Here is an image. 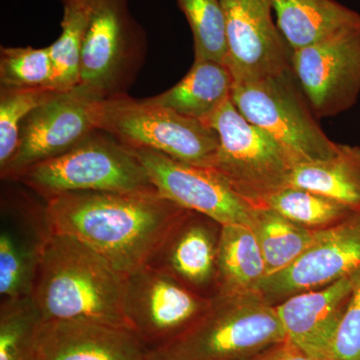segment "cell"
Here are the masks:
<instances>
[{"label": "cell", "instance_id": "13", "mask_svg": "<svg viewBox=\"0 0 360 360\" xmlns=\"http://www.w3.org/2000/svg\"><path fill=\"white\" fill-rule=\"evenodd\" d=\"M53 236L45 200L6 191L0 206V302L32 295L45 250Z\"/></svg>", "mask_w": 360, "mask_h": 360}, {"label": "cell", "instance_id": "18", "mask_svg": "<svg viewBox=\"0 0 360 360\" xmlns=\"http://www.w3.org/2000/svg\"><path fill=\"white\" fill-rule=\"evenodd\" d=\"M354 283V274L319 290L290 296L276 305L286 340L311 356L329 360Z\"/></svg>", "mask_w": 360, "mask_h": 360}, {"label": "cell", "instance_id": "7", "mask_svg": "<svg viewBox=\"0 0 360 360\" xmlns=\"http://www.w3.org/2000/svg\"><path fill=\"white\" fill-rule=\"evenodd\" d=\"M99 129L130 148L158 151L196 167H210L219 144L205 123L124 94L106 99Z\"/></svg>", "mask_w": 360, "mask_h": 360}, {"label": "cell", "instance_id": "4", "mask_svg": "<svg viewBox=\"0 0 360 360\" xmlns=\"http://www.w3.org/2000/svg\"><path fill=\"white\" fill-rule=\"evenodd\" d=\"M16 182L44 200L78 191H156L134 151L101 129L68 153L30 167Z\"/></svg>", "mask_w": 360, "mask_h": 360}, {"label": "cell", "instance_id": "10", "mask_svg": "<svg viewBox=\"0 0 360 360\" xmlns=\"http://www.w3.org/2000/svg\"><path fill=\"white\" fill-rule=\"evenodd\" d=\"M141 58V39L127 0H96L82 45L80 86L110 98L124 94Z\"/></svg>", "mask_w": 360, "mask_h": 360}, {"label": "cell", "instance_id": "25", "mask_svg": "<svg viewBox=\"0 0 360 360\" xmlns=\"http://www.w3.org/2000/svg\"><path fill=\"white\" fill-rule=\"evenodd\" d=\"M44 322L32 295L0 302V360H34Z\"/></svg>", "mask_w": 360, "mask_h": 360}, {"label": "cell", "instance_id": "17", "mask_svg": "<svg viewBox=\"0 0 360 360\" xmlns=\"http://www.w3.org/2000/svg\"><path fill=\"white\" fill-rule=\"evenodd\" d=\"M130 329L84 319L45 321L34 360H148Z\"/></svg>", "mask_w": 360, "mask_h": 360}, {"label": "cell", "instance_id": "20", "mask_svg": "<svg viewBox=\"0 0 360 360\" xmlns=\"http://www.w3.org/2000/svg\"><path fill=\"white\" fill-rule=\"evenodd\" d=\"M234 78L226 65L208 59H194L193 65L179 84L153 103L205 123L231 98Z\"/></svg>", "mask_w": 360, "mask_h": 360}, {"label": "cell", "instance_id": "3", "mask_svg": "<svg viewBox=\"0 0 360 360\" xmlns=\"http://www.w3.org/2000/svg\"><path fill=\"white\" fill-rule=\"evenodd\" d=\"M286 340L276 307L258 291L220 290L184 333L148 360H250Z\"/></svg>", "mask_w": 360, "mask_h": 360}, {"label": "cell", "instance_id": "6", "mask_svg": "<svg viewBox=\"0 0 360 360\" xmlns=\"http://www.w3.org/2000/svg\"><path fill=\"white\" fill-rule=\"evenodd\" d=\"M231 99L239 112L281 144L296 165L328 160L338 153L321 129L290 70L255 82H234Z\"/></svg>", "mask_w": 360, "mask_h": 360}, {"label": "cell", "instance_id": "1", "mask_svg": "<svg viewBox=\"0 0 360 360\" xmlns=\"http://www.w3.org/2000/svg\"><path fill=\"white\" fill-rule=\"evenodd\" d=\"M45 203L53 233L91 246L125 276L148 264L187 212L158 191H78Z\"/></svg>", "mask_w": 360, "mask_h": 360}, {"label": "cell", "instance_id": "5", "mask_svg": "<svg viewBox=\"0 0 360 360\" xmlns=\"http://www.w3.org/2000/svg\"><path fill=\"white\" fill-rule=\"evenodd\" d=\"M219 135L210 168L219 172L255 207H265L270 196L288 186L296 163L288 151L225 101L206 122Z\"/></svg>", "mask_w": 360, "mask_h": 360}, {"label": "cell", "instance_id": "19", "mask_svg": "<svg viewBox=\"0 0 360 360\" xmlns=\"http://www.w3.org/2000/svg\"><path fill=\"white\" fill-rule=\"evenodd\" d=\"M270 4L291 51L360 25V14L335 0H270Z\"/></svg>", "mask_w": 360, "mask_h": 360}, {"label": "cell", "instance_id": "27", "mask_svg": "<svg viewBox=\"0 0 360 360\" xmlns=\"http://www.w3.org/2000/svg\"><path fill=\"white\" fill-rule=\"evenodd\" d=\"M193 34L195 58L227 66L225 16L220 0H177Z\"/></svg>", "mask_w": 360, "mask_h": 360}, {"label": "cell", "instance_id": "12", "mask_svg": "<svg viewBox=\"0 0 360 360\" xmlns=\"http://www.w3.org/2000/svg\"><path fill=\"white\" fill-rule=\"evenodd\" d=\"M131 149L163 198L222 226H252L257 207L236 193L213 168L188 165L158 151Z\"/></svg>", "mask_w": 360, "mask_h": 360}, {"label": "cell", "instance_id": "15", "mask_svg": "<svg viewBox=\"0 0 360 360\" xmlns=\"http://www.w3.org/2000/svg\"><path fill=\"white\" fill-rule=\"evenodd\" d=\"M360 271V212L322 229L321 236L297 259L265 276L258 292L270 303L319 290Z\"/></svg>", "mask_w": 360, "mask_h": 360}, {"label": "cell", "instance_id": "24", "mask_svg": "<svg viewBox=\"0 0 360 360\" xmlns=\"http://www.w3.org/2000/svg\"><path fill=\"white\" fill-rule=\"evenodd\" d=\"M96 0H63L60 37L49 46L52 75L49 87L70 91L80 82L82 45Z\"/></svg>", "mask_w": 360, "mask_h": 360}, {"label": "cell", "instance_id": "29", "mask_svg": "<svg viewBox=\"0 0 360 360\" xmlns=\"http://www.w3.org/2000/svg\"><path fill=\"white\" fill-rule=\"evenodd\" d=\"M51 75L49 46L44 49L2 47L0 51L1 86L18 89L49 87Z\"/></svg>", "mask_w": 360, "mask_h": 360}, {"label": "cell", "instance_id": "21", "mask_svg": "<svg viewBox=\"0 0 360 360\" xmlns=\"http://www.w3.org/2000/svg\"><path fill=\"white\" fill-rule=\"evenodd\" d=\"M288 186L309 189L360 212L359 146L338 143L328 160L295 165Z\"/></svg>", "mask_w": 360, "mask_h": 360}, {"label": "cell", "instance_id": "14", "mask_svg": "<svg viewBox=\"0 0 360 360\" xmlns=\"http://www.w3.org/2000/svg\"><path fill=\"white\" fill-rule=\"evenodd\" d=\"M225 16L227 68L234 82L291 70V49L272 18L270 0H220Z\"/></svg>", "mask_w": 360, "mask_h": 360}, {"label": "cell", "instance_id": "2", "mask_svg": "<svg viewBox=\"0 0 360 360\" xmlns=\"http://www.w3.org/2000/svg\"><path fill=\"white\" fill-rule=\"evenodd\" d=\"M127 281V276L91 246L68 234L53 233L32 297L45 321L84 319L129 328Z\"/></svg>", "mask_w": 360, "mask_h": 360}, {"label": "cell", "instance_id": "11", "mask_svg": "<svg viewBox=\"0 0 360 360\" xmlns=\"http://www.w3.org/2000/svg\"><path fill=\"white\" fill-rule=\"evenodd\" d=\"M210 300L172 277L143 266L127 276L124 316L130 330L149 352L188 328L205 311Z\"/></svg>", "mask_w": 360, "mask_h": 360}, {"label": "cell", "instance_id": "23", "mask_svg": "<svg viewBox=\"0 0 360 360\" xmlns=\"http://www.w3.org/2000/svg\"><path fill=\"white\" fill-rule=\"evenodd\" d=\"M251 227L262 248L266 276L292 264L314 245L323 229L296 224L269 207L257 208Z\"/></svg>", "mask_w": 360, "mask_h": 360}, {"label": "cell", "instance_id": "31", "mask_svg": "<svg viewBox=\"0 0 360 360\" xmlns=\"http://www.w3.org/2000/svg\"><path fill=\"white\" fill-rule=\"evenodd\" d=\"M250 360H324L311 356L290 340L277 343Z\"/></svg>", "mask_w": 360, "mask_h": 360}, {"label": "cell", "instance_id": "22", "mask_svg": "<svg viewBox=\"0 0 360 360\" xmlns=\"http://www.w3.org/2000/svg\"><path fill=\"white\" fill-rule=\"evenodd\" d=\"M217 269L219 291H257L266 270L252 227L243 224L221 226Z\"/></svg>", "mask_w": 360, "mask_h": 360}, {"label": "cell", "instance_id": "8", "mask_svg": "<svg viewBox=\"0 0 360 360\" xmlns=\"http://www.w3.org/2000/svg\"><path fill=\"white\" fill-rule=\"evenodd\" d=\"M104 98L77 85L59 92L22 122L18 148L0 169L4 181H16L30 167L68 153L99 129Z\"/></svg>", "mask_w": 360, "mask_h": 360}, {"label": "cell", "instance_id": "16", "mask_svg": "<svg viewBox=\"0 0 360 360\" xmlns=\"http://www.w3.org/2000/svg\"><path fill=\"white\" fill-rule=\"evenodd\" d=\"M221 226L205 215L187 210L146 266L172 277L196 295L219 292L217 253Z\"/></svg>", "mask_w": 360, "mask_h": 360}, {"label": "cell", "instance_id": "26", "mask_svg": "<svg viewBox=\"0 0 360 360\" xmlns=\"http://www.w3.org/2000/svg\"><path fill=\"white\" fill-rule=\"evenodd\" d=\"M265 207L276 210L296 224L311 229H328L355 212L321 194L300 187H284L270 196Z\"/></svg>", "mask_w": 360, "mask_h": 360}, {"label": "cell", "instance_id": "28", "mask_svg": "<svg viewBox=\"0 0 360 360\" xmlns=\"http://www.w3.org/2000/svg\"><path fill=\"white\" fill-rule=\"evenodd\" d=\"M59 94L49 87L0 89V169L13 158L26 117Z\"/></svg>", "mask_w": 360, "mask_h": 360}, {"label": "cell", "instance_id": "30", "mask_svg": "<svg viewBox=\"0 0 360 360\" xmlns=\"http://www.w3.org/2000/svg\"><path fill=\"white\" fill-rule=\"evenodd\" d=\"M329 360H360V271L331 345Z\"/></svg>", "mask_w": 360, "mask_h": 360}, {"label": "cell", "instance_id": "9", "mask_svg": "<svg viewBox=\"0 0 360 360\" xmlns=\"http://www.w3.org/2000/svg\"><path fill=\"white\" fill-rule=\"evenodd\" d=\"M290 65L315 116L349 110L360 94V25L291 51Z\"/></svg>", "mask_w": 360, "mask_h": 360}]
</instances>
